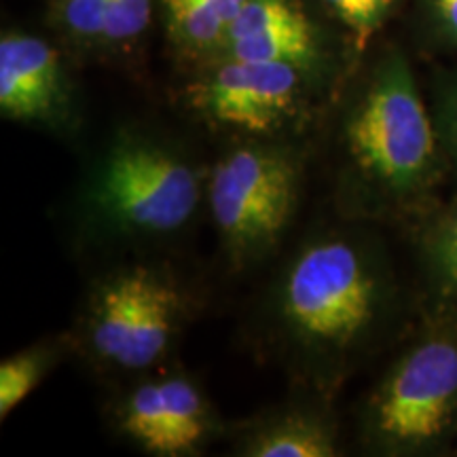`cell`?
I'll return each mask as SVG.
<instances>
[{
  "instance_id": "4",
  "label": "cell",
  "mask_w": 457,
  "mask_h": 457,
  "mask_svg": "<svg viewBox=\"0 0 457 457\" xmlns=\"http://www.w3.org/2000/svg\"><path fill=\"white\" fill-rule=\"evenodd\" d=\"M91 199L114 225L142 233H170L195 212L199 176L170 148L128 140L102 162Z\"/></svg>"
},
{
  "instance_id": "12",
  "label": "cell",
  "mask_w": 457,
  "mask_h": 457,
  "mask_svg": "<svg viewBox=\"0 0 457 457\" xmlns=\"http://www.w3.org/2000/svg\"><path fill=\"white\" fill-rule=\"evenodd\" d=\"M176 41L188 49H210L227 41L228 28L245 0H163Z\"/></svg>"
},
{
  "instance_id": "9",
  "label": "cell",
  "mask_w": 457,
  "mask_h": 457,
  "mask_svg": "<svg viewBox=\"0 0 457 457\" xmlns=\"http://www.w3.org/2000/svg\"><path fill=\"white\" fill-rule=\"evenodd\" d=\"M60 57L47 43L28 34L0 41V111L20 121H45L62 111Z\"/></svg>"
},
{
  "instance_id": "11",
  "label": "cell",
  "mask_w": 457,
  "mask_h": 457,
  "mask_svg": "<svg viewBox=\"0 0 457 457\" xmlns=\"http://www.w3.org/2000/svg\"><path fill=\"white\" fill-rule=\"evenodd\" d=\"M250 457H330L337 455L335 430L312 415H284L250 434L244 443Z\"/></svg>"
},
{
  "instance_id": "5",
  "label": "cell",
  "mask_w": 457,
  "mask_h": 457,
  "mask_svg": "<svg viewBox=\"0 0 457 457\" xmlns=\"http://www.w3.org/2000/svg\"><path fill=\"white\" fill-rule=\"evenodd\" d=\"M295 202L296 168L284 153L245 146L216 165L210 205L222 237L237 253H259L276 242Z\"/></svg>"
},
{
  "instance_id": "16",
  "label": "cell",
  "mask_w": 457,
  "mask_h": 457,
  "mask_svg": "<svg viewBox=\"0 0 457 457\" xmlns=\"http://www.w3.org/2000/svg\"><path fill=\"white\" fill-rule=\"evenodd\" d=\"M108 0H64L62 20L74 37L83 41H104Z\"/></svg>"
},
{
  "instance_id": "14",
  "label": "cell",
  "mask_w": 457,
  "mask_h": 457,
  "mask_svg": "<svg viewBox=\"0 0 457 457\" xmlns=\"http://www.w3.org/2000/svg\"><path fill=\"white\" fill-rule=\"evenodd\" d=\"M324 3L352 32L358 51L369 47L396 7V0H324Z\"/></svg>"
},
{
  "instance_id": "18",
  "label": "cell",
  "mask_w": 457,
  "mask_h": 457,
  "mask_svg": "<svg viewBox=\"0 0 457 457\" xmlns=\"http://www.w3.org/2000/svg\"><path fill=\"white\" fill-rule=\"evenodd\" d=\"M428 26L449 47H457V0H421Z\"/></svg>"
},
{
  "instance_id": "15",
  "label": "cell",
  "mask_w": 457,
  "mask_h": 457,
  "mask_svg": "<svg viewBox=\"0 0 457 457\" xmlns=\"http://www.w3.org/2000/svg\"><path fill=\"white\" fill-rule=\"evenodd\" d=\"M153 0H108L104 41L125 43L146 30Z\"/></svg>"
},
{
  "instance_id": "3",
  "label": "cell",
  "mask_w": 457,
  "mask_h": 457,
  "mask_svg": "<svg viewBox=\"0 0 457 457\" xmlns=\"http://www.w3.org/2000/svg\"><path fill=\"white\" fill-rule=\"evenodd\" d=\"M432 313L370 394L364 421L379 453H436L457 438V316Z\"/></svg>"
},
{
  "instance_id": "10",
  "label": "cell",
  "mask_w": 457,
  "mask_h": 457,
  "mask_svg": "<svg viewBox=\"0 0 457 457\" xmlns=\"http://www.w3.org/2000/svg\"><path fill=\"white\" fill-rule=\"evenodd\" d=\"M417 245L434 310L457 316V202L426 210Z\"/></svg>"
},
{
  "instance_id": "6",
  "label": "cell",
  "mask_w": 457,
  "mask_h": 457,
  "mask_svg": "<svg viewBox=\"0 0 457 457\" xmlns=\"http://www.w3.org/2000/svg\"><path fill=\"white\" fill-rule=\"evenodd\" d=\"M180 296L146 270L112 278L96 295L89 337L98 356L121 369H146L176 330Z\"/></svg>"
},
{
  "instance_id": "7",
  "label": "cell",
  "mask_w": 457,
  "mask_h": 457,
  "mask_svg": "<svg viewBox=\"0 0 457 457\" xmlns=\"http://www.w3.org/2000/svg\"><path fill=\"white\" fill-rule=\"evenodd\" d=\"M301 71L284 62L239 60L231 55L199 85L193 102L216 123L245 134H267L295 112Z\"/></svg>"
},
{
  "instance_id": "17",
  "label": "cell",
  "mask_w": 457,
  "mask_h": 457,
  "mask_svg": "<svg viewBox=\"0 0 457 457\" xmlns=\"http://www.w3.org/2000/svg\"><path fill=\"white\" fill-rule=\"evenodd\" d=\"M445 155L451 168L457 170V74L443 83L432 111Z\"/></svg>"
},
{
  "instance_id": "1",
  "label": "cell",
  "mask_w": 457,
  "mask_h": 457,
  "mask_svg": "<svg viewBox=\"0 0 457 457\" xmlns=\"http://www.w3.org/2000/svg\"><path fill=\"white\" fill-rule=\"evenodd\" d=\"M352 176L370 212L430 210L449 168L430 108L403 54L392 51L364 85L345 121Z\"/></svg>"
},
{
  "instance_id": "2",
  "label": "cell",
  "mask_w": 457,
  "mask_h": 457,
  "mask_svg": "<svg viewBox=\"0 0 457 457\" xmlns=\"http://www.w3.org/2000/svg\"><path fill=\"white\" fill-rule=\"evenodd\" d=\"M396 296L390 267L373 244L333 237L303 250L286 273L282 316L305 347L347 358L384 333Z\"/></svg>"
},
{
  "instance_id": "8",
  "label": "cell",
  "mask_w": 457,
  "mask_h": 457,
  "mask_svg": "<svg viewBox=\"0 0 457 457\" xmlns=\"http://www.w3.org/2000/svg\"><path fill=\"white\" fill-rule=\"evenodd\" d=\"M227 43L239 60L305 68L318 55L316 30L295 0H245L228 28Z\"/></svg>"
},
{
  "instance_id": "13",
  "label": "cell",
  "mask_w": 457,
  "mask_h": 457,
  "mask_svg": "<svg viewBox=\"0 0 457 457\" xmlns=\"http://www.w3.org/2000/svg\"><path fill=\"white\" fill-rule=\"evenodd\" d=\"M47 350H28L3 360L0 364V417H7L21 400L28 398L51 367Z\"/></svg>"
}]
</instances>
